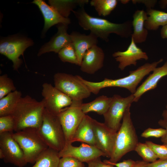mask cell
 Wrapping results in <instances>:
<instances>
[{"label":"cell","mask_w":167,"mask_h":167,"mask_svg":"<svg viewBox=\"0 0 167 167\" xmlns=\"http://www.w3.org/2000/svg\"><path fill=\"white\" fill-rule=\"evenodd\" d=\"M72 12L79 25L84 29L90 30L97 38L105 42L109 41L110 34L114 33L123 38L131 36L133 33L132 22L128 20L122 23L111 22L104 19L93 17L85 11L84 7Z\"/></svg>","instance_id":"cell-1"},{"label":"cell","mask_w":167,"mask_h":167,"mask_svg":"<svg viewBox=\"0 0 167 167\" xmlns=\"http://www.w3.org/2000/svg\"><path fill=\"white\" fill-rule=\"evenodd\" d=\"M163 61L161 59L152 63H146L136 69L130 71L129 74L125 77L116 79L105 78L100 82L87 80L80 76L81 80L87 86L91 93L98 94L102 88L109 87H118L127 89L132 94L135 92L137 87L144 77L149 74Z\"/></svg>","instance_id":"cell-2"},{"label":"cell","mask_w":167,"mask_h":167,"mask_svg":"<svg viewBox=\"0 0 167 167\" xmlns=\"http://www.w3.org/2000/svg\"><path fill=\"white\" fill-rule=\"evenodd\" d=\"M45 105L29 95L22 97L11 115L15 122V131L27 128L38 129L41 126Z\"/></svg>","instance_id":"cell-3"},{"label":"cell","mask_w":167,"mask_h":167,"mask_svg":"<svg viewBox=\"0 0 167 167\" xmlns=\"http://www.w3.org/2000/svg\"><path fill=\"white\" fill-rule=\"evenodd\" d=\"M131 106L125 111L121 126L117 132L113 152L109 160L112 163H117L127 153L135 151L139 142L131 118Z\"/></svg>","instance_id":"cell-4"},{"label":"cell","mask_w":167,"mask_h":167,"mask_svg":"<svg viewBox=\"0 0 167 167\" xmlns=\"http://www.w3.org/2000/svg\"><path fill=\"white\" fill-rule=\"evenodd\" d=\"M37 131L49 148L58 152L64 148L66 144L65 136L58 118L45 108L42 124Z\"/></svg>","instance_id":"cell-5"},{"label":"cell","mask_w":167,"mask_h":167,"mask_svg":"<svg viewBox=\"0 0 167 167\" xmlns=\"http://www.w3.org/2000/svg\"><path fill=\"white\" fill-rule=\"evenodd\" d=\"M12 135L22 150L27 163L34 164L40 155L49 148L37 129L27 128L13 132Z\"/></svg>","instance_id":"cell-6"},{"label":"cell","mask_w":167,"mask_h":167,"mask_svg":"<svg viewBox=\"0 0 167 167\" xmlns=\"http://www.w3.org/2000/svg\"><path fill=\"white\" fill-rule=\"evenodd\" d=\"M54 86L72 101H83L92 93L79 75L58 72L54 76Z\"/></svg>","instance_id":"cell-7"},{"label":"cell","mask_w":167,"mask_h":167,"mask_svg":"<svg viewBox=\"0 0 167 167\" xmlns=\"http://www.w3.org/2000/svg\"><path fill=\"white\" fill-rule=\"evenodd\" d=\"M34 44L33 41L26 36L14 35L1 39L0 53L11 60L14 70L18 71L22 63L19 58L25 50Z\"/></svg>","instance_id":"cell-8"},{"label":"cell","mask_w":167,"mask_h":167,"mask_svg":"<svg viewBox=\"0 0 167 167\" xmlns=\"http://www.w3.org/2000/svg\"><path fill=\"white\" fill-rule=\"evenodd\" d=\"M83 101H72L71 105L57 115L62 125L66 144H72L75 132L86 114L83 112Z\"/></svg>","instance_id":"cell-9"},{"label":"cell","mask_w":167,"mask_h":167,"mask_svg":"<svg viewBox=\"0 0 167 167\" xmlns=\"http://www.w3.org/2000/svg\"><path fill=\"white\" fill-rule=\"evenodd\" d=\"M133 94L125 97L115 94L112 97V100L106 112L103 115L104 123L110 129L117 132L120 128L121 121L127 108L134 102Z\"/></svg>","instance_id":"cell-10"},{"label":"cell","mask_w":167,"mask_h":167,"mask_svg":"<svg viewBox=\"0 0 167 167\" xmlns=\"http://www.w3.org/2000/svg\"><path fill=\"white\" fill-rule=\"evenodd\" d=\"M13 133H0V158L6 163L23 167L28 163L22 150L13 137Z\"/></svg>","instance_id":"cell-11"},{"label":"cell","mask_w":167,"mask_h":167,"mask_svg":"<svg viewBox=\"0 0 167 167\" xmlns=\"http://www.w3.org/2000/svg\"><path fill=\"white\" fill-rule=\"evenodd\" d=\"M42 87L41 94L45 108L51 113L57 116L72 104V100L70 97L51 84L45 83Z\"/></svg>","instance_id":"cell-12"},{"label":"cell","mask_w":167,"mask_h":167,"mask_svg":"<svg viewBox=\"0 0 167 167\" xmlns=\"http://www.w3.org/2000/svg\"><path fill=\"white\" fill-rule=\"evenodd\" d=\"M60 157L71 156L83 163L88 162L101 156H105L104 153L96 146L82 143L79 146L72 144H65L59 152Z\"/></svg>","instance_id":"cell-13"},{"label":"cell","mask_w":167,"mask_h":167,"mask_svg":"<svg viewBox=\"0 0 167 167\" xmlns=\"http://www.w3.org/2000/svg\"><path fill=\"white\" fill-rule=\"evenodd\" d=\"M96 146L110 158L112 154L117 132L110 129L104 123L93 119Z\"/></svg>","instance_id":"cell-14"},{"label":"cell","mask_w":167,"mask_h":167,"mask_svg":"<svg viewBox=\"0 0 167 167\" xmlns=\"http://www.w3.org/2000/svg\"><path fill=\"white\" fill-rule=\"evenodd\" d=\"M112 56L119 62L118 67L121 71L124 70L127 66H136L138 60H147L148 59L147 53L138 47L132 38L126 50L116 52L113 54Z\"/></svg>","instance_id":"cell-15"},{"label":"cell","mask_w":167,"mask_h":167,"mask_svg":"<svg viewBox=\"0 0 167 167\" xmlns=\"http://www.w3.org/2000/svg\"><path fill=\"white\" fill-rule=\"evenodd\" d=\"M58 31L50 41L42 46L39 50L37 56L53 52L58 53L64 47L72 43L70 34L67 32L68 25L63 24H57Z\"/></svg>","instance_id":"cell-16"},{"label":"cell","mask_w":167,"mask_h":167,"mask_svg":"<svg viewBox=\"0 0 167 167\" xmlns=\"http://www.w3.org/2000/svg\"><path fill=\"white\" fill-rule=\"evenodd\" d=\"M104 58L102 49L95 45L84 54L80 66V70L88 74H94L103 67Z\"/></svg>","instance_id":"cell-17"},{"label":"cell","mask_w":167,"mask_h":167,"mask_svg":"<svg viewBox=\"0 0 167 167\" xmlns=\"http://www.w3.org/2000/svg\"><path fill=\"white\" fill-rule=\"evenodd\" d=\"M39 8L43 16L44 25L42 33V36H44L48 29L52 26L59 24L68 25L71 23L69 18L61 16L52 6L48 5L42 0H34L32 2Z\"/></svg>","instance_id":"cell-18"},{"label":"cell","mask_w":167,"mask_h":167,"mask_svg":"<svg viewBox=\"0 0 167 167\" xmlns=\"http://www.w3.org/2000/svg\"><path fill=\"white\" fill-rule=\"evenodd\" d=\"M70 35L80 66L86 52L93 46L97 45L98 38L91 32L89 35H86L74 31Z\"/></svg>","instance_id":"cell-19"},{"label":"cell","mask_w":167,"mask_h":167,"mask_svg":"<svg viewBox=\"0 0 167 167\" xmlns=\"http://www.w3.org/2000/svg\"><path fill=\"white\" fill-rule=\"evenodd\" d=\"M167 75V61L162 66L156 68L133 94L134 102H137L142 96L146 92L156 88L159 80Z\"/></svg>","instance_id":"cell-20"},{"label":"cell","mask_w":167,"mask_h":167,"mask_svg":"<svg viewBox=\"0 0 167 167\" xmlns=\"http://www.w3.org/2000/svg\"><path fill=\"white\" fill-rule=\"evenodd\" d=\"M93 119L85 115L75 132L72 143L80 142L96 146Z\"/></svg>","instance_id":"cell-21"},{"label":"cell","mask_w":167,"mask_h":167,"mask_svg":"<svg viewBox=\"0 0 167 167\" xmlns=\"http://www.w3.org/2000/svg\"><path fill=\"white\" fill-rule=\"evenodd\" d=\"M148 17L147 12L143 10H137L133 15L131 38L136 44L143 43L146 40L148 31L145 27L144 23Z\"/></svg>","instance_id":"cell-22"},{"label":"cell","mask_w":167,"mask_h":167,"mask_svg":"<svg viewBox=\"0 0 167 167\" xmlns=\"http://www.w3.org/2000/svg\"><path fill=\"white\" fill-rule=\"evenodd\" d=\"M88 0H50L49 5L54 8L62 17L68 18L71 12L78 6L84 7L87 4Z\"/></svg>","instance_id":"cell-23"},{"label":"cell","mask_w":167,"mask_h":167,"mask_svg":"<svg viewBox=\"0 0 167 167\" xmlns=\"http://www.w3.org/2000/svg\"><path fill=\"white\" fill-rule=\"evenodd\" d=\"M112 97L102 95L90 102L83 103L81 109L86 114L88 112H93L99 115H103L108 109Z\"/></svg>","instance_id":"cell-24"},{"label":"cell","mask_w":167,"mask_h":167,"mask_svg":"<svg viewBox=\"0 0 167 167\" xmlns=\"http://www.w3.org/2000/svg\"><path fill=\"white\" fill-rule=\"evenodd\" d=\"M148 17L145 22V27L148 30H156L161 26L167 24V13L153 9H147Z\"/></svg>","instance_id":"cell-25"},{"label":"cell","mask_w":167,"mask_h":167,"mask_svg":"<svg viewBox=\"0 0 167 167\" xmlns=\"http://www.w3.org/2000/svg\"><path fill=\"white\" fill-rule=\"evenodd\" d=\"M22 97L21 92L16 90L0 99V117L11 115Z\"/></svg>","instance_id":"cell-26"},{"label":"cell","mask_w":167,"mask_h":167,"mask_svg":"<svg viewBox=\"0 0 167 167\" xmlns=\"http://www.w3.org/2000/svg\"><path fill=\"white\" fill-rule=\"evenodd\" d=\"M59 152L48 148L41 154L31 167H58Z\"/></svg>","instance_id":"cell-27"},{"label":"cell","mask_w":167,"mask_h":167,"mask_svg":"<svg viewBox=\"0 0 167 167\" xmlns=\"http://www.w3.org/2000/svg\"><path fill=\"white\" fill-rule=\"evenodd\" d=\"M117 0H92L90 4L93 6L99 16L109 15L116 7Z\"/></svg>","instance_id":"cell-28"},{"label":"cell","mask_w":167,"mask_h":167,"mask_svg":"<svg viewBox=\"0 0 167 167\" xmlns=\"http://www.w3.org/2000/svg\"><path fill=\"white\" fill-rule=\"evenodd\" d=\"M58 54L59 58L62 62H68L79 66L77 55L72 43L62 48Z\"/></svg>","instance_id":"cell-29"},{"label":"cell","mask_w":167,"mask_h":167,"mask_svg":"<svg viewBox=\"0 0 167 167\" xmlns=\"http://www.w3.org/2000/svg\"><path fill=\"white\" fill-rule=\"evenodd\" d=\"M135 151L144 161L152 162L158 158L152 148L146 143L138 142L135 149Z\"/></svg>","instance_id":"cell-30"},{"label":"cell","mask_w":167,"mask_h":167,"mask_svg":"<svg viewBox=\"0 0 167 167\" xmlns=\"http://www.w3.org/2000/svg\"><path fill=\"white\" fill-rule=\"evenodd\" d=\"M16 90L13 80L6 74L0 76V99Z\"/></svg>","instance_id":"cell-31"},{"label":"cell","mask_w":167,"mask_h":167,"mask_svg":"<svg viewBox=\"0 0 167 167\" xmlns=\"http://www.w3.org/2000/svg\"><path fill=\"white\" fill-rule=\"evenodd\" d=\"M15 126L14 119L11 115L0 117V133L13 132Z\"/></svg>","instance_id":"cell-32"},{"label":"cell","mask_w":167,"mask_h":167,"mask_svg":"<svg viewBox=\"0 0 167 167\" xmlns=\"http://www.w3.org/2000/svg\"><path fill=\"white\" fill-rule=\"evenodd\" d=\"M145 143L152 148L159 159H167V144H157L149 141H146Z\"/></svg>","instance_id":"cell-33"},{"label":"cell","mask_w":167,"mask_h":167,"mask_svg":"<svg viewBox=\"0 0 167 167\" xmlns=\"http://www.w3.org/2000/svg\"><path fill=\"white\" fill-rule=\"evenodd\" d=\"M83 163L71 156H65L60 159L58 167H83Z\"/></svg>","instance_id":"cell-34"},{"label":"cell","mask_w":167,"mask_h":167,"mask_svg":"<svg viewBox=\"0 0 167 167\" xmlns=\"http://www.w3.org/2000/svg\"><path fill=\"white\" fill-rule=\"evenodd\" d=\"M166 133V130L163 128H153L149 127L142 133L141 136L146 138L152 137L161 138Z\"/></svg>","instance_id":"cell-35"},{"label":"cell","mask_w":167,"mask_h":167,"mask_svg":"<svg viewBox=\"0 0 167 167\" xmlns=\"http://www.w3.org/2000/svg\"><path fill=\"white\" fill-rule=\"evenodd\" d=\"M103 161L105 163L115 166L117 167H133L135 162L131 159L125 160L121 162L116 163H111L109 160H105Z\"/></svg>","instance_id":"cell-36"},{"label":"cell","mask_w":167,"mask_h":167,"mask_svg":"<svg viewBox=\"0 0 167 167\" xmlns=\"http://www.w3.org/2000/svg\"><path fill=\"white\" fill-rule=\"evenodd\" d=\"M88 167H114V166L102 161L100 157L96 158L87 163Z\"/></svg>","instance_id":"cell-37"},{"label":"cell","mask_w":167,"mask_h":167,"mask_svg":"<svg viewBox=\"0 0 167 167\" xmlns=\"http://www.w3.org/2000/svg\"><path fill=\"white\" fill-rule=\"evenodd\" d=\"M131 1L134 4L137 3L143 4L146 7L147 9H152L154 7L157 2L156 0H133Z\"/></svg>","instance_id":"cell-38"},{"label":"cell","mask_w":167,"mask_h":167,"mask_svg":"<svg viewBox=\"0 0 167 167\" xmlns=\"http://www.w3.org/2000/svg\"><path fill=\"white\" fill-rule=\"evenodd\" d=\"M147 167H167V159H159L153 162L149 163Z\"/></svg>","instance_id":"cell-39"},{"label":"cell","mask_w":167,"mask_h":167,"mask_svg":"<svg viewBox=\"0 0 167 167\" xmlns=\"http://www.w3.org/2000/svg\"><path fill=\"white\" fill-rule=\"evenodd\" d=\"M158 123L166 130V133L161 138V141L163 144H167V120L164 119H161L159 121Z\"/></svg>","instance_id":"cell-40"},{"label":"cell","mask_w":167,"mask_h":167,"mask_svg":"<svg viewBox=\"0 0 167 167\" xmlns=\"http://www.w3.org/2000/svg\"><path fill=\"white\" fill-rule=\"evenodd\" d=\"M148 163L143 160L136 161L133 167H147Z\"/></svg>","instance_id":"cell-41"},{"label":"cell","mask_w":167,"mask_h":167,"mask_svg":"<svg viewBox=\"0 0 167 167\" xmlns=\"http://www.w3.org/2000/svg\"><path fill=\"white\" fill-rule=\"evenodd\" d=\"M160 34L163 39H167V24L162 27L161 30Z\"/></svg>","instance_id":"cell-42"},{"label":"cell","mask_w":167,"mask_h":167,"mask_svg":"<svg viewBox=\"0 0 167 167\" xmlns=\"http://www.w3.org/2000/svg\"><path fill=\"white\" fill-rule=\"evenodd\" d=\"M162 116L163 119L167 120V102L166 105V109L163 111Z\"/></svg>","instance_id":"cell-43"},{"label":"cell","mask_w":167,"mask_h":167,"mask_svg":"<svg viewBox=\"0 0 167 167\" xmlns=\"http://www.w3.org/2000/svg\"><path fill=\"white\" fill-rule=\"evenodd\" d=\"M129 0H121V2L123 4H126L129 2Z\"/></svg>","instance_id":"cell-44"},{"label":"cell","mask_w":167,"mask_h":167,"mask_svg":"<svg viewBox=\"0 0 167 167\" xmlns=\"http://www.w3.org/2000/svg\"><path fill=\"white\" fill-rule=\"evenodd\" d=\"M162 2H164V4L165 5V6L166 5V4H167V0H164Z\"/></svg>","instance_id":"cell-45"},{"label":"cell","mask_w":167,"mask_h":167,"mask_svg":"<svg viewBox=\"0 0 167 167\" xmlns=\"http://www.w3.org/2000/svg\"><path fill=\"white\" fill-rule=\"evenodd\" d=\"M16 167H17V166H16Z\"/></svg>","instance_id":"cell-46"},{"label":"cell","mask_w":167,"mask_h":167,"mask_svg":"<svg viewBox=\"0 0 167 167\" xmlns=\"http://www.w3.org/2000/svg\"><path fill=\"white\" fill-rule=\"evenodd\" d=\"M85 167V166H84V167Z\"/></svg>","instance_id":"cell-47"}]
</instances>
